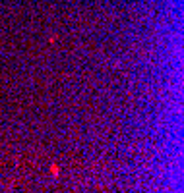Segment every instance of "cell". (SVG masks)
<instances>
[{
    "label": "cell",
    "mask_w": 184,
    "mask_h": 193,
    "mask_svg": "<svg viewBox=\"0 0 184 193\" xmlns=\"http://www.w3.org/2000/svg\"><path fill=\"white\" fill-rule=\"evenodd\" d=\"M50 170H52V176H58V168H56V166H52Z\"/></svg>",
    "instance_id": "obj_1"
}]
</instances>
